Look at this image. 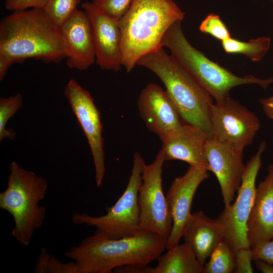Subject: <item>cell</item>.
<instances>
[{
  "label": "cell",
  "instance_id": "3",
  "mask_svg": "<svg viewBox=\"0 0 273 273\" xmlns=\"http://www.w3.org/2000/svg\"><path fill=\"white\" fill-rule=\"evenodd\" d=\"M185 13L172 0H133L118 21L121 34L122 66L131 72L143 56L160 48L170 26Z\"/></svg>",
  "mask_w": 273,
  "mask_h": 273
},
{
  "label": "cell",
  "instance_id": "21",
  "mask_svg": "<svg viewBox=\"0 0 273 273\" xmlns=\"http://www.w3.org/2000/svg\"><path fill=\"white\" fill-rule=\"evenodd\" d=\"M271 39L262 36L245 42L230 37L221 41L224 51L230 54H242L252 61L261 60L268 51Z\"/></svg>",
  "mask_w": 273,
  "mask_h": 273
},
{
  "label": "cell",
  "instance_id": "24",
  "mask_svg": "<svg viewBox=\"0 0 273 273\" xmlns=\"http://www.w3.org/2000/svg\"><path fill=\"white\" fill-rule=\"evenodd\" d=\"M35 273H79L75 261L63 263L41 247L34 266Z\"/></svg>",
  "mask_w": 273,
  "mask_h": 273
},
{
  "label": "cell",
  "instance_id": "31",
  "mask_svg": "<svg viewBox=\"0 0 273 273\" xmlns=\"http://www.w3.org/2000/svg\"><path fill=\"white\" fill-rule=\"evenodd\" d=\"M153 267L149 265L131 264L115 268L113 272L120 273H153Z\"/></svg>",
  "mask_w": 273,
  "mask_h": 273
},
{
  "label": "cell",
  "instance_id": "6",
  "mask_svg": "<svg viewBox=\"0 0 273 273\" xmlns=\"http://www.w3.org/2000/svg\"><path fill=\"white\" fill-rule=\"evenodd\" d=\"M7 187L0 193V208L13 217L14 228L12 235L21 244L28 246L34 231L41 227L46 208L39 205L45 197L47 179L25 169L16 162L9 166Z\"/></svg>",
  "mask_w": 273,
  "mask_h": 273
},
{
  "label": "cell",
  "instance_id": "34",
  "mask_svg": "<svg viewBox=\"0 0 273 273\" xmlns=\"http://www.w3.org/2000/svg\"><path fill=\"white\" fill-rule=\"evenodd\" d=\"M256 268L262 273H273V265L260 260H254Z\"/></svg>",
  "mask_w": 273,
  "mask_h": 273
},
{
  "label": "cell",
  "instance_id": "12",
  "mask_svg": "<svg viewBox=\"0 0 273 273\" xmlns=\"http://www.w3.org/2000/svg\"><path fill=\"white\" fill-rule=\"evenodd\" d=\"M206 168L190 166L183 175L172 181L166 197L172 218V228L167 240L166 249L177 245L183 237L190 218L191 208L195 192L200 185L209 174Z\"/></svg>",
  "mask_w": 273,
  "mask_h": 273
},
{
  "label": "cell",
  "instance_id": "32",
  "mask_svg": "<svg viewBox=\"0 0 273 273\" xmlns=\"http://www.w3.org/2000/svg\"><path fill=\"white\" fill-rule=\"evenodd\" d=\"M15 63L9 57L0 54V81L3 80L9 68Z\"/></svg>",
  "mask_w": 273,
  "mask_h": 273
},
{
  "label": "cell",
  "instance_id": "22",
  "mask_svg": "<svg viewBox=\"0 0 273 273\" xmlns=\"http://www.w3.org/2000/svg\"><path fill=\"white\" fill-rule=\"evenodd\" d=\"M209 258L204 265V273L234 272L235 254L223 239L217 245Z\"/></svg>",
  "mask_w": 273,
  "mask_h": 273
},
{
  "label": "cell",
  "instance_id": "30",
  "mask_svg": "<svg viewBox=\"0 0 273 273\" xmlns=\"http://www.w3.org/2000/svg\"><path fill=\"white\" fill-rule=\"evenodd\" d=\"M251 249L252 260H260L273 265V238L258 244Z\"/></svg>",
  "mask_w": 273,
  "mask_h": 273
},
{
  "label": "cell",
  "instance_id": "25",
  "mask_svg": "<svg viewBox=\"0 0 273 273\" xmlns=\"http://www.w3.org/2000/svg\"><path fill=\"white\" fill-rule=\"evenodd\" d=\"M81 0H50L43 9L49 18L61 27L77 10Z\"/></svg>",
  "mask_w": 273,
  "mask_h": 273
},
{
  "label": "cell",
  "instance_id": "14",
  "mask_svg": "<svg viewBox=\"0 0 273 273\" xmlns=\"http://www.w3.org/2000/svg\"><path fill=\"white\" fill-rule=\"evenodd\" d=\"M243 150L207 138L205 151L210 171L215 175L219 184L225 207L231 204L241 183L245 165Z\"/></svg>",
  "mask_w": 273,
  "mask_h": 273
},
{
  "label": "cell",
  "instance_id": "8",
  "mask_svg": "<svg viewBox=\"0 0 273 273\" xmlns=\"http://www.w3.org/2000/svg\"><path fill=\"white\" fill-rule=\"evenodd\" d=\"M261 142L256 153L245 165L242 181L234 202L225 207L216 218L223 233V239L235 253L243 247H250L247 237V224L256 193V179L261 167V156L266 148Z\"/></svg>",
  "mask_w": 273,
  "mask_h": 273
},
{
  "label": "cell",
  "instance_id": "19",
  "mask_svg": "<svg viewBox=\"0 0 273 273\" xmlns=\"http://www.w3.org/2000/svg\"><path fill=\"white\" fill-rule=\"evenodd\" d=\"M183 237L204 265L214 249L223 239V233L217 219H212L200 210L192 213Z\"/></svg>",
  "mask_w": 273,
  "mask_h": 273
},
{
  "label": "cell",
  "instance_id": "1",
  "mask_svg": "<svg viewBox=\"0 0 273 273\" xmlns=\"http://www.w3.org/2000/svg\"><path fill=\"white\" fill-rule=\"evenodd\" d=\"M166 245V239L146 231L117 239L96 231L70 247L65 256L75 261L79 273H110L124 265H148Z\"/></svg>",
  "mask_w": 273,
  "mask_h": 273
},
{
  "label": "cell",
  "instance_id": "5",
  "mask_svg": "<svg viewBox=\"0 0 273 273\" xmlns=\"http://www.w3.org/2000/svg\"><path fill=\"white\" fill-rule=\"evenodd\" d=\"M161 46L170 50V55L215 102L229 97L231 89L237 86L256 84L265 89L273 82V77L262 79L252 75L238 76L212 61L188 41L180 21L175 22L167 29Z\"/></svg>",
  "mask_w": 273,
  "mask_h": 273
},
{
  "label": "cell",
  "instance_id": "28",
  "mask_svg": "<svg viewBox=\"0 0 273 273\" xmlns=\"http://www.w3.org/2000/svg\"><path fill=\"white\" fill-rule=\"evenodd\" d=\"M235 273H252L253 270L251 261L252 253L251 247H243L238 249L235 253Z\"/></svg>",
  "mask_w": 273,
  "mask_h": 273
},
{
  "label": "cell",
  "instance_id": "20",
  "mask_svg": "<svg viewBox=\"0 0 273 273\" xmlns=\"http://www.w3.org/2000/svg\"><path fill=\"white\" fill-rule=\"evenodd\" d=\"M157 260L153 273H204V265L190 245L185 242L167 250Z\"/></svg>",
  "mask_w": 273,
  "mask_h": 273
},
{
  "label": "cell",
  "instance_id": "29",
  "mask_svg": "<svg viewBox=\"0 0 273 273\" xmlns=\"http://www.w3.org/2000/svg\"><path fill=\"white\" fill-rule=\"evenodd\" d=\"M50 0H4L5 7L12 12L28 9H43Z\"/></svg>",
  "mask_w": 273,
  "mask_h": 273
},
{
  "label": "cell",
  "instance_id": "15",
  "mask_svg": "<svg viewBox=\"0 0 273 273\" xmlns=\"http://www.w3.org/2000/svg\"><path fill=\"white\" fill-rule=\"evenodd\" d=\"M138 108L148 129L160 140L184 122L167 92L154 83H148L141 90Z\"/></svg>",
  "mask_w": 273,
  "mask_h": 273
},
{
  "label": "cell",
  "instance_id": "23",
  "mask_svg": "<svg viewBox=\"0 0 273 273\" xmlns=\"http://www.w3.org/2000/svg\"><path fill=\"white\" fill-rule=\"evenodd\" d=\"M23 105L22 96L18 93L7 98H0V141L5 139L14 140L16 133L12 128H7L9 120L17 112Z\"/></svg>",
  "mask_w": 273,
  "mask_h": 273
},
{
  "label": "cell",
  "instance_id": "18",
  "mask_svg": "<svg viewBox=\"0 0 273 273\" xmlns=\"http://www.w3.org/2000/svg\"><path fill=\"white\" fill-rule=\"evenodd\" d=\"M256 189L254 204L247 224V237L251 248L273 238V163Z\"/></svg>",
  "mask_w": 273,
  "mask_h": 273
},
{
  "label": "cell",
  "instance_id": "4",
  "mask_svg": "<svg viewBox=\"0 0 273 273\" xmlns=\"http://www.w3.org/2000/svg\"><path fill=\"white\" fill-rule=\"evenodd\" d=\"M136 65L149 69L162 81L184 122L213 138L210 119L212 97L171 55L162 47L143 56Z\"/></svg>",
  "mask_w": 273,
  "mask_h": 273
},
{
  "label": "cell",
  "instance_id": "16",
  "mask_svg": "<svg viewBox=\"0 0 273 273\" xmlns=\"http://www.w3.org/2000/svg\"><path fill=\"white\" fill-rule=\"evenodd\" d=\"M63 52L71 69L83 71L96 62L92 27L84 11L77 10L60 27Z\"/></svg>",
  "mask_w": 273,
  "mask_h": 273
},
{
  "label": "cell",
  "instance_id": "9",
  "mask_svg": "<svg viewBox=\"0 0 273 273\" xmlns=\"http://www.w3.org/2000/svg\"><path fill=\"white\" fill-rule=\"evenodd\" d=\"M165 161L161 148L152 163L144 165L138 203L140 230L156 234L167 240L172 228V218L162 188V174Z\"/></svg>",
  "mask_w": 273,
  "mask_h": 273
},
{
  "label": "cell",
  "instance_id": "2",
  "mask_svg": "<svg viewBox=\"0 0 273 273\" xmlns=\"http://www.w3.org/2000/svg\"><path fill=\"white\" fill-rule=\"evenodd\" d=\"M0 54L15 63L31 58L59 63L65 58L60 28L43 9L12 12L0 22Z\"/></svg>",
  "mask_w": 273,
  "mask_h": 273
},
{
  "label": "cell",
  "instance_id": "35",
  "mask_svg": "<svg viewBox=\"0 0 273 273\" xmlns=\"http://www.w3.org/2000/svg\"><path fill=\"white\" fill-rule=\"evenodd\" d=\"M271 1L273 2V0H271Z\"/></svg>",
  "mask_w": 273,
  "mask_h": 273
},
{
  "label": "cell",
  "instance_id": "7",
  "mask_svg": "<svg viewBox=\"0 0 273 273\" xmlns=\"http://www.w3.org/2000/svg\"><path fill=\"white\" fill-rule=\"evenodd\" d=\"M145 161L138 152L133 154L131 174L126 189L114 205L106 208L107 213L101 216L76 213L72 217L75 224H85L97 229L112 239L130 237L138 233L140 208L138 192L142 182V173Z\"/></svg>",
  "mask_w": 273,
  "mask_h": 273
},
{
  "label": "cell",
  "instance_id": "13",
  "mask_svg": "<svg viewBox=\"0 0 273 273\" xmlns=\"http://www.w3.org/2000/svg\"><path fill=\"white\" fill-rule=\"evenodd\" d=\"M81 7L91 23L96 63L103 70L120 71L122 57L118 21L100 11L91 2H85Z\"/></svg>",
  "mask_w": 273,
  "mask_h": 273
},
{
  "label": "cell",
  "instance_id": "27",
  "mask_svg": "<svg viewBox=\"0 0 273 273\" xmlns=\"http://www.w3.org/2000/svg\"><path fill=\"white\" fill-rule=\"evenodd\" d=\"M133 0H92V3L100 11L119 20L129 9Z\"/></svg>",
  "mask_w": 273,
  "mask_h": 273
},
{
  "label": "cell",
  "instance_id": "26",
  "mask_svg": "<svg viewBox=\"0 0 273 273\" xmlns=\"http://www.w3.org/2000/svg\"><path fill=\"white\" fill-rule=\"evenodd\" d=\"M200 31L221 41L231 37L226 26L217 15L210 13L201 22Z\"/></svg>",
  "mask_w": 273,
  "mask_h": 273
},
{
  "label": "cell",
  "instance_id": "11",
  "mask_svg": "<svg viewBox=\"0 0 273 273\" xmlns=\"http://www.w3.org/2000/svg\"><path fill=\"white\" fill-rule=\"evenodd\" d=\"M64 95L90 146L97 186H101L105 172L104 139L99 111L90 94L74 79L67 84Z\"/></svg>",
  "mask_w": 273,
  "mask_h": 273
},
{
  "label": "cell",
  "instance_id": "10",
  "mask_svg": "<svg viewBox=\"0 0 273 273\" xmlns=\"http://www.w3.org/2000/svg\"><path fill=\"white\" fill-rule=\"evenodd\" d=\"M210 119L212 138L239 149L250 145L260 128L256 115L230 96L211 105Z\"/></svg>",
  "mask_w": 273,
  "mask_h": 273
},
{
  "label": "cell",
  "instance_id": "33",
  "mask_svg": "<svg viewBox=\"0 0 273 273\" xmlns=\"http://www.w3.org/2000/svg\"><path fill=\"white\" fill-rule=\"evenodd\" d=\"M259 102L262 105L266 116L270 119H273V96L267 98H261Z\"/></svg>",
  "mask_w": 273,
  "mask_h": 273
},
{
  "label": "cell",
  "instance_id": "17",
  "mask_svg": "<svg viewBox=\"0 0 273 273\" xmlns=\"http://www.w3.org/2000/svg\"><path fill=\"white\" fill-rule=\"evenodd\" d=\"M207 138L197 127L183 122L161 140L166 161L180 160L210 171L205 151Z\"/></svg>",
  "mask_w": 273,
  "mask_h": 273
}]
</instances>
